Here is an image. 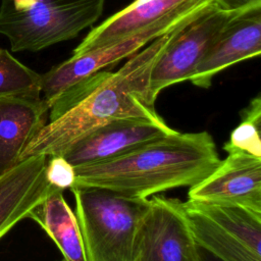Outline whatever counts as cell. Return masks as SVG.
<instances>
[{"label":"cell","mask_w":261,"mask_h":261,"mask_svg":"<svg viewBox=\"0 0 261 261\" xmlns=\"http://www.w3.org/2000/svg\"><path fill=\"white\" fill-rule=\"evenodd\" d=\"M198 15L154 39L129 56L117 71H100L58 99L49 109V122L31 141L20 160L37 155H62L75 141L115 119L164 121L150 94L151 71L177 32Z\"/></svg>","instance_id":"obj_1"},{"label":"cell","mask_w":261,"mask_h":261,"mask_svg":"<svg viewBox=\"0 0 261 261\" xmlns=\"http://www.w3.org/2000/svg\"><path fill=\"white\" fill-rule=\"evenodd\" d=\"M219 162L215 143L207 132L174 130L112 160L74 167L73 187L102 188L148 199L170 189L193 187Z\"/></svg>","instance_id":"obj_2"},{"label":"cell","mask_w":261,"mask_h":261,"mask_svg":"<svg viewBox=\"0 0 261 261\" xmlns=\"http://www.w3.org/2000/svg\"><path fill=\"white\" fill-rule=\"evenodd\" d=\"M70 190L89 261H132L137 232L150 200L102 188Z\"/></svg>","instance_id":"obj_3"},{"label":"cell","mask_w":261,"mask_h":261,"mask_svg":"<svg viewBox=\"0 0 261 261\" xmlns=\"http://www.w3.org/2000/svg\"><path fill=\"white\" fill-rule=\"evenodd\" d=\"M105 0H1L0 34L13 52L74 38L101 16Z\"/></svg>","instance_id":"obj_4"},{"label":"cell","mask_w":261,"mask_h":261,"mask_svg":"<svg viewBox=\"0 0 261 261\" xmlns=\"http://www.w3.org/2000/svg\"><path fill=\"white\" fill-rule=\"evenodd\" d=\"M182 209L200 248L221 261H261V214L239 206L188 200Z\"/></svg>","instance_id":"obj_5"},{"label":"cell","mask_w":261,"mask_h":261,"mask_svg":"<svg viewBox=\"0 0 261 261\" xmlns=\"http://www.w3.org/2000/svg\"><path fill=\"white\" fill-rule=\"evenodd\" d=\"M210 5V4H209ZM207 5V6H209ZM207 6L179 15L164 18L123 39L107 44L85 54L72 55L41 74L42 98L50 107L61 97L86 84L104 68L129 57L154 39L173 30L184 21L198 15Z\"/></svg>","instance_id":"obj_6"},{"label":"cell","mask_w":261,"mask_h":261,"mask_svg":"<svg viewBox=\"0 0 261 261\" xmlns=\"http://www.w3.org/2000/svg\"><path fill=\"white\" fill-rule=\"evenodd\" d=\"M240 11L221 9L213 2L177 32L151 71L150 94L153 100L156 101L163 89L190 81L213 41Z\"/></svg>","instance_id":"obj_7"},{"label":"cell","mask_w":261,"mask_h":261,"mask_svg":"<svg viewBox=\"0 0 261 261\" xmlns=\"http://www.w3.org/2000/svg\"><path fill=\"white\" fill-rule=\"evenodd\" d=\"M132 261H201L182 202L155 196L140 223Z\"/></svg>","instance_id":"obj_8"},{"label":"cell","mask_w":261,"mask_h":261,"mask_svg":"<svg viewBox=\"0 0 261 261\" xmlns=\"http://www.w3.org/2000/svg\"><path fill=\"white\" fill-rule=\"evenodd\" d=\"M173 132L165 121L119 118L82 137L70 145L62 156L73 167L89 166L122 156Z\"/></svg>","instance_id":"obj_9"},{"label":"cell","mask_w":261,"mask_h":261,"mask_svg":"<svg viewBox=\"0 0 261 261\" xmlns=\"http://www.w3.org/2000/svg\"><path fill=\"white\" fill-rule=\"evenodd\" d=\"M227 154L209 175L189 189V200L239 206L261 214V157Z\"/></svg>","instance_id":"obj_10"},{"label":"cell","mask_w":261,"mask_h":261,"mask_svg":"<svg viewBox=\"0 0 261 261\" xmlns=\"http://www.w3.org/2000/svg\"><path fill=\"white\" fill-rule=\"evenodd\" d=\"M261 53V3L252 5L233 16L222 29L190 81L200 88H209L212 79L234 63L258 57Z\"/></svg>","instance_id":"obj_11"},{"label":"cell","mask_w":261,"mask_h":261,"mask_svg":"<svg viewBox=\"0 0 261 261\" xmlns=\"http://www.w3.org/2000/svg\"><path fill=\"white\" fill-rule=\"evenodd\" d=\"M215 0H135L94 28L73 50L85 54L123 39L164 18L201 9Z\"/></svg>","instance_id":"obj_12"},{"label":"cell","mask_w":261,"mask_h":261,"mask_svg":"<svg viewBox=\"0 0 261 261\" xmlns=\"http://www.w3.org/2000/svg\"><path fill=\"white\" fill-rule=\"evenodd\" d=\"M47 159L28 157L0 175V239L56 189L46 178Z\"/></svg>","instance_id":"obj_13"},{"label":"cell","mask_w":261,"mask_h":261,"mask_svg":"<svg viewBox=\"0 0 261 261\" xmlns=\"http://www.w3.org/2000/svg\"><path fill=\"white\" fill-rule=\"evenodd\" d=\"M49 106L40 98H0V175L17 165L20 157L47 123Z\"/></svg>","instance_id":"obj_14"},{"label":"cell","mask_w":261,"mask_h":261,"mask_svg":"<svg viewBox=\"0 0 261 261\" xmlns=\"http://www.w3.org/2000/svg\"><path fill=\"white\" fill-rule=\"evenodd\" d=\"M28 218L46 231L64 261H89L76 216L66 203L63 191L55 189L30 212Z\"/></svg>","instance_id":"obj_15"},{"label":"cell","mask_w":261,"mask_h":261,"mask_svg":"<svg viewBox=\"0 0 261 261\" xmlns=\"http://www.w3.org/2000/svg\"><path fill=\"white\" fill-rule=\"evenodd\" d=\"M41 97V74L0 48V98Z\"/></svg>","instance_id":"obj_16"},{"label":"cell","mask_w":261,"mask_h":261,"mask_svg":"<svg viewBox=\"0 0 261 261\" xmlns=\"http://www.w3.org/2000/svg\"><path fill=\"white\" fill-rule=\"evenodd\" d=\"M241 122L231 132L228 142L223 146L227 152H241L261 157V96L254 97L241 112Z\"/></svg>","instance_id":"obj_17"},{"label":"cell","mask_w":261,"mask_h":261,"mask_svg":"<svg viewBox=\"0 0 261 261\" xmlns=\"http://www.w3.org/2000/svg\"><path fill=\"white\" fill-rule=\"evenodd\" d=\"M46 164L48 182L61 191L71 189L75 184V168L62 156H50Z\"/></svg>","instance_id":"obj_18"},{"label":"cell","mask_w":261,"mask_h":261,"mask_svg":"<svg viewBox=\"0 0 261 261\" xmlns=\"http://www.w3.org/2000/svg\"><path fill=\"white\" fill-rule=\"evenodd\" d=\"M215 2L221 9L237 11L246 9L255 4H260L261 0H215Z\"/></svg>","instance_id":"obj_19"},{"label":"cell","mask_w":261,"mask_h":261,"mask_svg":"<svg viewBox=\"0 0 261 261\" xmlns=\"http://www.w3.org/2000/svg\"><path fill=\"white\" fill-rule=\"evenodd\" d=\"M61 261H64V260H61Z\"/></svg>","instance_id":"obj_20"}]
</instances>
